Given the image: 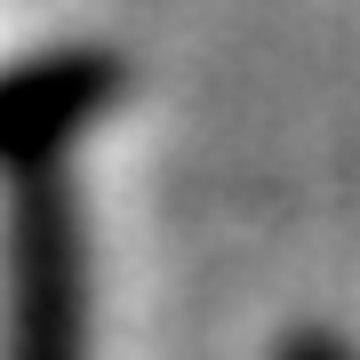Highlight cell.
<instances>
[{
	"mask_svg": "<svg viewBox=\"0 0 360 360\" xmlns=\"http://www.w3.org/2000/svg\"><path fill=\"white\" fill-rule=\"evenodd\" d=\"M8 360H89V312H80V217L65 176L8 168Z\"/></svg>",
	"mask_w": 360,
	"mask_h": 360,
	"instance_id": "obj_1",
	"label": "cell"
},
{
	"mask_svg": "<svg viewBox=\"0 0 360 360\" xmlns=\"http://www.w3.org/2000/svg\"><path fill=\"white\" fill-rule=\"evenodd\" d=\"M112 65L104 56H49V65H25L0 80V160L8 168H49L72 144V129L104 104L112 89Z\"/></svg>",
	"mask_w": 360,
	"mask_h": 360,
	"instance_id": "obj_2",
	"label": "cell"
}]
</instances>
